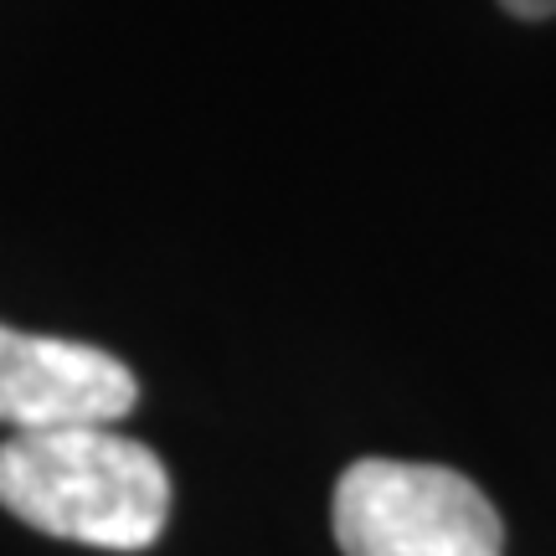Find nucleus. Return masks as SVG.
Instances as JSON below:
<instances>
[{"label": "nucleus", "instance_id": "1", "mask_svg": "<svg viewBox=\"0 0 556 556\" xmlns=\"http://www.w3.org/2000/svg\"><path fill=\"white\" fill-rule=\"evenodd\" d=\"M0 505L41 536L144 552L170 516V475L119 422L21 428L0 443Z\"/></svg>", "mask_w": 556, "mask_h": 556}, {"label": "nucleus", "instance_id": "4", "mask_svg": "<svg viewBox=\"0 0 556 556\" xmlns=\"http://www.w3.org/2000/svg\"><path fill=\"white\" fill-rule=\"evenodd\" d=\"M510 16H520V21H546V16H556V0H500Z\"/></svg>", "mask_w": 556, "mask_h": 556}, {"label": "nucleus", "instance_id": "3", "mask_svg": "<svg viewBox=\"0 0 556 556\" xmlns=\"http://www.w3.org/2000/svg\"><path fill=\"white\" fill-rule=\"evenodd\" d=\"M139 381L119 356L58 336H21L0 325V422L5 428H67L119 422L135 413Z\"/></svg>", "mask_w": 556, "mask_h": 556}, {"label": "nucleus", "instance_id": "2", "mask_svg": "<svg viewBox=\"0 0 556 556\" xmlns=\"http://www.w3.org/2000/svg\"><path fill=\"white\" fill-rule=\"evenodd\" d=\"M330 520L345 556H500L505 546L500 510L475 479L407 458L351 464Z\"/></svg>", "mask_w": 556, "mask_h": 556}]
</instances>
